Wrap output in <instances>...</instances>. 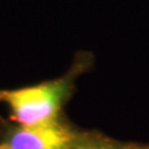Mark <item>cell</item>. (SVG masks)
Wrapping results in <instances>:
<instances>
[{
  "instance_id": "1",
  "label": "cell",
  "mask_w": 149,
  "mask_h": 149,
  "mask_svg": "<svg viewBox=\"0 0 149 149\" xmlns=\"http://www.w3.org/2000/svg\"><path fill=\"white\" fill-rule=\"evenodd\" d=\"M90 55L77 56L71 68L61 77L14 90H0V103L10 109L16 125H39L62 117L76 81L90 66Z\"/></svg>"
},
{
  "instance_id": "2",
  "label": "cell",
  "mask_w": 149,
  "mask_h": 149,
  "mask_svg": "<svg viewBox=\"0 0 149 149\" xmlns=\"http://www.w3.org/2000/svg\"><path fill=\"white\" fill-rule=\"evenodd\" d=\"M78 129L62 117L39 125H14L0 138V149H71Z\"/></svg>"
},
{
  "instance_id": "3",
  "label": "cell",
  "mask_w": 149,
  "mask_h": 149,
  "mask_svg": "<svg viewBox=\"0 0 149 149\" xmlns=\"http://www.w3.org/2000/svg\"><path fill=\"white\" fill-rule=\"evenodd\" d=\"M139 143L122 142L100 132L78 130L71 149H138Z\"/></svg>"
},
{
  "instance_id": "4",
  "label": "cell",
  "mask_w": 149,
  "mask_h": 149,
  "mask_svg": "<svg viewBox=\"0 0 149 149\" xmlns=\"http://www.w3.org/2000/svg\"><path fill=\"white\" fill-rule=\"evenodd\" d=\"M138 149H149V144H142V143H139V148Z\"/></svg>"
}]
</instances>
